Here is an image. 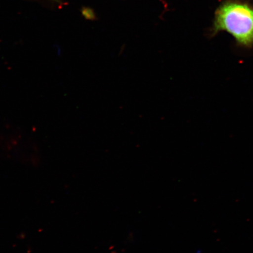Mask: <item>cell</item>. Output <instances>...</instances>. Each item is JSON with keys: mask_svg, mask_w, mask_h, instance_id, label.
Returning <instances> with one entry per match:
<instances>
[{"mask_svg": "<svg viewBox=\"0 0 253 253\" xmlns=\"http://www.w3.org/2000/svg\"><path fill=\"white\" fill-rule=\"evenodd\" d=\"M53 2L56 3L59 5L60 7H62L63 5H65V3L63 1V0H50Z\"/></svg>", "mask_w": 253, "mask_h": 253, "instance_id": "cell-2", "label": "cell"}, {"mask_svg": "<svg viewBox=\"0 0 253 253\" xmlns=\"http://www.w3.org/2000/svg\"><path fill=\"white\" fill-rule=\"evenodd\" d=\"M224 31L232 35L240 45H253V9L238 2H226L217 8L212 34Z\"/></svg>", "mask_w": 253, "mask_h": 253, "instance_id": "cell-1", "label": "cell"}]
</instances>
